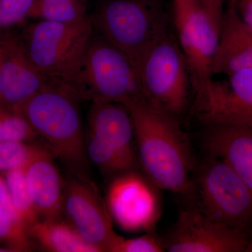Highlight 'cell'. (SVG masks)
Returning <instances> with one entry per match:
<instances>
[{"label":"cell","instance_id":"cell-1","mask_svg":"<svg viewBox=\"0 0 252 252\" xmlns=\"http://www.w3.org/2000/svg\"><path fill=\"white\" fill-rule=\"evenodd\" d=\"M125 107L132 119L139 163L144 175L158 189L190 193L193 155L177 119L147 99Z\"/></svg>","mask_w":252,"mask_h":252},{"label":"cell","instance_id":"cell-2","mask_svg":"<svg viewBox=\"0 0 252 252\" xmlns=\"http://www.w3.org/2000/svg\"><path fill=\"white\" fill-rule=\"evenodd\" d=\"M79 99L68 88L52 82L16 109L55 158L77 176L84 177L90 162L86 154Z\"/></svg>","mask_w":252,"mask_h":252},{"label":"cell","instance_id":"cell-3","mask_svg":"<svg viewBox=\"0 0 252 252\" xmlns=\"http://www.w3.org/2000/svg\"><path fill=\"white\" fill-rule=\"evenodd\" d=\"M61 85L80 99L126 104L148 99L135 64L102 36L93 34L85 50Z\"/></svg>","mask_w":252,"mask_h":252},{"label":"cell","instance_id":"cell-4","mask_svg":"<svg viewBox=\"0 0 252 252\" xmlns=\"http://www.w3.org/2000/svg\"><path fill=\"white\" fill-rule=\"evenodd\" d=\"M92 21L99 35L124 53L135 66L170 29V14L160 0H105Z\"/></svg>","mask_w":252,"mask_h":252},{"label":"cell","instance_id":"cell-5","mask_svg":"<svg viewBox=\"0 0 252 252\" xmlns=\"http://www.w3.org/2000/svg\"><path fill=\"white\" fill-rule=\"evenodd\" d=\"M135 67L149 102L177 119L188 104L192 85L180 43L170 29L144 53Z\"/></svg>","mask_w":252,"mask_h":252},{"label":"cell","instance_id":"cell-6","mask_svg":"<svg viewBox=\"0 0 252 252\" xmlns=\"http://www.w3.org/2000/svg\"><path fill=\"white\" fill-rule=\"evenodd\" d=\"M92 18L75 23L39 20L20 41L34 67L51 82L61 84L81 57L94 33Z\"/></svg>","mask_w":252,"mask_h":252},{"label":"cell","instance_id":"cell-7","mask_svg":"<svg viewBox=\"0 0 252 252\" xmlns=\"http://www.w3.org/2000/svg\"><path fill=\"white\" fill-rule=\"evenodd\" d=\"M198 210L205 216L252 237V193L224 160L210 155L196 180Z\"/></svg>","mask_w":252,"mask_h":252},{"label":"cell","instance_id":"cell-8","mask_svg":"<svg viewBox=\"0 0 252 252\" xmlns=\"http://www.w3.org/2000/svg\"><path fill=\"white\" fill-rule=\"evenodd\" d=\"M174 21L197 99L213 81L212 64L220 32L198 0H174Z\"/></svg>","mask_w":252,"mask_h":252},{"label":"cell","instance_id":"cell-9","mask_svg":"<svg viewBox=\"0 0 252 252\" xmlns=\"http://www.w3.org/2000/svg\"><path fill=\"white\" fill-rule=\"evenodd\" d=\"M157 189L138 170L113 177L105 198L113 221L126 231H151L161 214Z\"/></svg>","mask_w":252,"mask_h":252},{"label":"cell","instance_id":"cell-10","mask_svg":"<svg viewBox=\"0 0 252 252\" xmlns=\"http://www.w3.org/2000/svg\"><path fill=\"white\" fill-rule=\"evenodd\" d=\"M63 218L86 241L99 251L109 252L120 238L112 219L94 187L85 177H68L63 182Z\"/></svg>","mask_w":252,"mask_h":252},{"label":"cell","instance_id":"cell-11","mask_svg":"<svg viewBox=\"0 0 252 252\" xmlns=\"http://www.w3.org/2000/svg\"><path fill=\"white\" fill-rule=\"evenodd\" d=\"M162 240L169 252H252L251 235L215 221L196 208L181 211Z\"/></svg>","mask_w":252,"mask_h":252},{"label":"cell","instance_id":"cell-12","mask_svg":"<svg viewBox=\"0 0 252 252\" xmlns=\"http://www.w3.org/2000/svg\"><path fill=\"white\" fill-rule=\"evenodd\" d=\"M199 120L208 126H238L252 130V69L212 81L195 99Z\"/></svg>","mask_w":252,"mask_h":252},{"label":"cell","instance_id":"cell-13","mask_svg":"<svg viewBox=\"0 0 252 252\" xmlns=\"http://www.w3.org/2000/svg\"><path fill=\"white\" fill-rule=\"evenodd\" d=\"M88 130L100 137L117 153L128 171L138 170L133 124L130 113L122 104L93 102Z\"/></svg>","mask_w":252,"mask_h":252},{"label":"cell","instance_id":"cell-14","mask_svg":"<svg viewBox=\"0 0 252 252\" xmlns=\"http://www.w3.org/2000/svg\"><path fill=\"white\" fill-rule=\"evenodd\" d=\"M50 83L32 63L20 41L9 39L0 63V104L16 109Z\"/></svg>","mask_w":252,"mask_h":252},{"label":"cell","instance_id":"cell-15","mask_svg":"<svg viewBox=\"0 0 252 252\" xmlns=\"http://www.w3.org/2000/svg\"><path fill=\"white\" fill-rule=\"evenodd\" d=\"M46 147L37 144L24 167L32 200L39 220L63 219V181Z\"/></svg>","mask_w":252,"mask_h":252},{"label":"cell","instance_id":"cell-16","mask_svg":"<svg viewBox=\"0 0 252 252\" xmlns=\"http://www.w3.org/2000/svg\"><path fill=\"white\" fill-rule=\"evenodd\" d=\"M249 69H252V31L240 16L236 0H230L222 18L212 74L229 76Z\"/></svg>","mask_w":252,"mask_h":252},{"label":"cell","instance_id":"cell-17","mask_svg":"<svg viewBox=\"0 0 252 252\" xmlns=\"http://www.w3.org/2000/svg\"><path fill=\"white\" fill-rule=\"evenodd\" d=\"M205 145L210 155L233 168L252 193V130L234 126H210Z\"/></svg>","mask_w":252,"mask_h":252},{"label":"cell","instance_id":"cell-18","mask_svg":"<svg viewBox=\"0 0 252 252\" xmlns=\"http://www.w3.org/2000/svg\"><path fill=\"white\" fill-rule=\"evenodd\" d=\"M32 242L44 251L51 252H101L86 241L63 219L39 220L28 229Z\"/></svg>","mask_w":252,"mask_h":252},{"label":"cell","instance_id":"cell-19","mask_svg":"<svg viewBox=\"0 0 252 252\" xmlns=\"http://www.w3.org/2000/svg\"><path fill=\"white\" fill-rule=\"evenodd\" d=\"M89 0H36L29 17L61 23H75L88 16Z\"/></svg>","mask_w":252,"mask_h":252},{"label":"cell","instance_id":"cell-20","mask_svg":"<svg viewBox=\"0 0 252 252\" xmlns=\"http://www.w3.org/2000/svg\"><path fill=\"white\" fill-rule=\"evenodd\" d=\"M11 199L23 225L28 230L39 220L28 189L24 167L11 169L2 174Z\"/></svg>","mask_w":252,"mask_h":252},{"label":"cell","instance_id":"cell-21","mask_svg":"<svg viewBox=\"0 0 252 252\" xmlns=\"http://www.w3.org/2000/svg\"><path fill=\"white\" fill-rule=\"evenodd\" d=\"M86 150L89 162L104 176L112 179L130 172L117 153L98 135L87 130L85 134Z\"/></svg>","mask_w":252,"mask_h":252},{"label":"cell","instance_id":"cell-22","mask_svg":"<svg viewBox=\"0 0 252 252\" xmlns=\"http://www.w3.org/2000/svg\"><path fill=\"white\" fill-rule=\"evenodd\" d=\"M39 138L28 121L16 109L0 104V142L16 141L32 143Z\"/></svg>","mask_w":252,"mask_h":252},{"label":"cell","instance_id":"cell-23","mask_svg":"<svg viewBox=\"0 0 252 252\" xmlns=\"http://www.w3.org/2000/svg\"><path fill=\"white\" fill-rule=\"evenodd\" d=\"M32 242L28 230L18 224L0 205V245L13 252H29Z\"/></svg>","mask_w":252,"mask_h":252},{"label":"cell","instance_id":"cell-24","mask_svg":"<svg viewBox=\"0 0 252 252\" xmlns=\"http://www.w3.org/2000/svg\"><path fill=\"white\" fill-rule=\"evenodd\" d=\"M36 145L16 141L0 142V174L24 167L35 151Z\"/></svg>","mask_w":252,"mask_h":252},{"label":"cell","instance_id":"cell-25","mask_svg":"<svg viewBox=\"0 0 252 252\" xmlns=\"http://www.w3.org/2000/svg\"><path fill=\"white\" fill-rule=\"evenodd\" d=\"M36 0H0V31L22 23Z\"/></svg>","mask_w":252,"mask_h":252},{"label":"cell","instance_id":"cell-26","mask_svg":"<svg viewBox=\"0 0 252 252\" xmlns=\"http://www.w3.org/2000/svg\"><path fill=\"white\" fill-rule=\"evenodd\" d=\"M163 240L153 233H149L130 239L121 236L112 245L110 252H165Z\"/></svg>","mask_w":252,"mask_h":252},{"label":"cell","instance_id":"cell-27","mask_svg":"<svg viewBox=\"0 0 252 252\" xmlns=\"http://www.w3.org/2000/svg\"><path fill=\"white\" fill-rule=\"evenodd\" d=\"M0 205L5 211L7 212L8 215L12 218L14 221L26 228V226L23 225L22 220L20 218L16 208H15L11 194H10L6 180H5L2 174H0Z\"/></svg>","mask_w":252,"mask_h":252},{"label":"cell","instance_id":"cell-28","mask_svg":"<svg viewBox=\"0 0 252 252\" xmlns=\"http://www.w3.org/2000/svg\"><path fill=\"white\" fill-rule=\"evenodd\" d=\"M224 1L225 0H198L202 7L206 11L215 27L220 32L223 12H224V9H223Z\"/></svg>","mask_w":252,"mask_h":252},{"label":"cell","instance_id":"cell-29","mask_svg":"<svg viewBox=\"0 0 252 252\" xmlns=\"http://www.w3.org/2000/svg\"><path fill=\"white\" fill-rule=\"evenodd\" d=\"M239 13L252 31V0H236Z\"/></svg>","mask_w":252,"mask_h":252},{"label":"cell","instance_id":"cell-30","mask_svg":"<svg viewBox=\"0 0 252 252\" xmlns=\"http://www.w3.org/2000/svg\"><path fill=\"white\" fill-rule=\"evenodd\" d=\"M8 40H9V39L5 41L4 42L2 43V44H0V63H1V60L3 59V56H4Z\"/></svg>","mask_w":252,"mask_h":252},{"label":"cell","instance_id":"cell-31","mask_svg":"<svg viewBox=\"0 0 252 252\" xmlns=\"http://www.w3.org/2000/svg\"><path fill=\"white\" fill-rule=\"evenodd\" d=\"M6 40H7V39H2V38L0 36V44H2L3 42H4V41Z\"/></svg>","mask_w":252,"mask_h":252}]
</instances>
